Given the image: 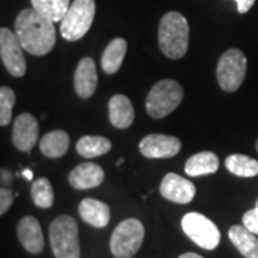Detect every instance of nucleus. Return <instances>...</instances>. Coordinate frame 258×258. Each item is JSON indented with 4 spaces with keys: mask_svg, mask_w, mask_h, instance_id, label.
<instances>
[{
    "mask_svg": "<svg viewBox=\"0 0 258 258\" xmlns=\"http://www.w3.org/2000/svg\"><path fill=\"white\" fill-rule=\"evenodd\" d=\"M71 139L64 131H52L40 139V152L47 158H60L69 149Z\"/></svg>",
    "mask_w": 258,
    "mask_h": 258,
    "instance_id": "nucleus-21",
    "label": "nucleus"
},
{
    "mask_svg": "<svg viewBox=\"0 0 258 258\" xmlns=\"http://www.w3.org/2000/svg\"><path fill=\"white\" fill-rule=\"evenodd\" d=\"M22 175L25 179H28V181H32L33 179V172L30 171V169H25L23 172H22Z\"/></svg>",
    "mask_w": 258,
    "mask_h": 258,
    "instance_id": "nucleus-31",
    "label": "nucleus"
},
{
    "mask_svg": "<svg viewBox=\"0 0 258 258\" xmlns=\"http://www.w3.org/2000/svg\"><path fill=\"white\" fill-rule=\"evenodd\" d=\"M158 43L166 57H184L189 43V25L184 15L168 12L162 16L158 29Z\"/></svg>",
    "mask_w": 258,
    "mask_h": 258,
    "instance_id": "nucleus-2",
    "label": "nucleus"
},
{
    "mask_svg": "<svg viewBox=\"0 0 258 258\" xmlns=\"http://www.w3.org/2000/svg\"><path fill=\"white\" fill-rule=\"evenodd\" d=\"M145 237L144 224L137 218L123 220L116 225L111 237V252L115 258H132L141 248Z\"/></svg>",
    "mask_w": 258,
    "mask_h": 258,
    "instance_id": "nucleus-6",
    "label": "nucleus"
},
{
    "mask_svg": "<svg viewBox=\"0 0 258 258\" xmlns=\"http://www.w3.org/2000/svg\"><path fill=\"white\" fill-rule=\"evenodd\" d=\"M159 192L171 203L188 204L194 200L197 189L189 179L174 172H169L164 176L159 186Z\"/></svg>",
    "mask_w": 258,
    "mask_h": 258,
    "instance_id": "nucleus-11",
    "label": "nucleus"
},
{
    "mask_svg": "<svg viewBox=\"0 0 258 258\" xmlns=\"http://www.w3.org/2000/svg\"><path fill=\"white\" fill-rule=\"evenodd\" d=\"M13 145L22 152H30L39 141V123L30 113H22L13 122Z\"/></svg>",
    "mask_w": 258,
    "mask_h": 258,
    "instance_id": "nucleus-12",
    "label": "nucleus"
},
{
    "mask_svg": "<svg viewBox=\"0 0 258 258\" xmlns=\"http://www.w3.org/2000/svg\"><path fill=\"white\" fill-rule=\"evenodd\" d=\"M128 43L123 37H115L103 50L101 57V66L108 75L116 74L122 66L123 57L126 55Z\"/></svg>",
    "mask_w": 258,
    "mask_h": 258,
    "instance_id": "nucleus-19",
    "label": "nucleus"
},
{
    "mask_svg": "<svg viewBox=\"0 0 258 258\" xmlns=\"http://www.w3.org/2000/svg\"><path fill=\"white\" fill-rule=\"evenodd\" d=\"M242 224L244 227H247L251 232H254L255 235H258V200L255 208L249 210L244 214L242 217Z\"/></svg>",
    "mask_w": 258,
    "mask_h": 258,
    "instance_id": "nucleus-27",
    "label": "nucleus"
},
{
    "mask_svg": "<svg viewBox=\"0 0 258 258\" xmlns=\"http://www.w3.org/2000/svg\"><path fill=\"white\" fill-rule=\"evenodd\" d=\"M255 149H257V152H258V139H257V142H255Z\"/></svg>",
    "mask_w": 258,
    "mask_h": 258,
    "instance_id": "nucleus-34",
    "label": "nucleus"
},
{
    "mask_svg": "<svg viewBox=\"0 0 258 258\" xmlns=\"http://www.w3.org/2000/svg\"><path fill=\"white\" fill-rule=\"evenodd\" d=\"M30 194H32L33 203L39 208L47 210L55 203L53 188H52V184L49 182L47 178H37L36 181H33Z\"/></svg>",
    "mask_w": 258,
    "mask_h": 258,
    "instance_id": "nucleus-25",
    "label": "nucleus"
},
{
    "mask_svg": "<svg viewBox=\"0 0 258 258\" xmlns=\"http://www.w3.org/2000/svg\"><path fill=\"white\" fill-rule=\"evenodd\" d=\"M2 186H10L12 182H13V179H15V175L10 172L9 169H6V168H2Z\"/></svg>",
    "mask_w": 258,
    "mask_h": 258,
    "instance_id": "nucleus-30",
    "label": "nucleus"
},
{
    "mask_svg": "<svg viewBox=\"0 0 258 258\" xmlns=\"http://www.w3.org/2000/svg\"><path fill=\"white\" fill-rule=\"evenodd\" d=\"M228 237L244 258H258V238L244 225H232Z\"/></svg>",
    "mask_w": 258,
    "mask_h": 258,
    "instance_id": "nucleus-18",
    "label": "nucleus"
},
{
    "mask_svg": "<svg viewBox=\"0 0 258 258\" xmlns=\"http://www.w3.org/2000/svg\"><path fill=\"white\" fill-rule=\"evenodd\" d=\"M109 120L118 129H126L135 119V111L132 102L125 95H113L109 101Z\"/></svg>",
    "mask_w": 258,
    "mask_h": 258,
    "instance_id": "nucleus-17",
    "label": "nucleus"
},
{
    "mask_svg": "<svg viewBox=\"0 0 258 258\" xmlns=\"http://www.w3.org/2000/svg\"><path fill=\"white\" fill-rule=\"evenodd\" d=\"M15 33L23 49L33 56L47 55L56 43L55 23L33 8L19 13L15 20Z\"/></svg>",
    "mask_w": 258,
    "mask_h": 258,
    "instance_id": "nucleus-1",
    "label": "nucleus"
},
{
    "mask_svg": "<svg viewBox=\"0 0 258 258\" xmlns=\"http://www.w3.org/2000/svg\"><path fill=\"white\" fill-rule=\"evenodd\" d=\"M220 168V159L218 157L210 152V151H203L198 152L189 158L185 164V172L189 176L208 175L217 172Z\"/></svg>",
    "mask_w": 258,
    "mask_h": 258,
    "instance_id": "nucleus-20",
    "label": "nucleus"
},
{
    "mask_svg": "<svg viewBox=\"0 0 258 258\" xmlns=\"http://www.w3.org/2000/svg\"><path fill=\"white\" fill-rule=\"evenodd\" d=\"M23 46L15 32L8 28L0 29V56L6 71L15 78H22L26 74V59Z\"/></svg>",
    "mask_w": 258,
    "mask_h": 258,
    "instance_id": "nucleus-9",
    "label": "nucleus"
},
{
    "mask_svg": "<svg viewBox=\"0 0 258 258\" xmlns=\"http://www.w3.org/2000/svg\"><path fill=\"white\" fill-rule=\"evenodd\" d=\"M18 238L23 248L30 254H40L45 248V238L42 227L35 217L26 215L18 222Z\"/></svg>",
    "mask_w": 258,
    "mask_h": 258,
    "instance_id": "nucleus-13",
    "label": "nucleus"
},
{
    "mask_svg": "<svg viewBox=\"0 0 258 258\" xmlns=\"http://www.w3.org/2000/svg\"><path fill=\"white\" fill-rule=\"evenodd\" d=\"M49 240L55 258H81L79 228L69 215H59L49 227Z\"/></svg>",
    "mask_w": 258,
    "mask_h": 258,
    "instance_id": "nucleus-3",
    "label": "nucleus"
},
{
    "mask_svg": "<svg viewBox=\"0 0 258 258\" xmlns=\"http://www.w3.org/2000/svg\"><path fill=\"white\" fill-rule=\"evenodd\" d=\"M225 166L231 174L242 178H252L258 175V161L254 158L242 155V154H234L225 159Z\"/></svg>",
    "mask_w": 258,
    "mask_h": 258,
    "instance_id": "nucleus-24",
    "label": "nucleus"
},
{
    "mask_svg": "<svg viewBox=\"0 0 258 258\" xmlns=\"http://www.w3.org/2000/svg\"><path fill=\"white\" fill-rule=\"evenodd\" d=\"M178 258H204L201 255H198V254H195V252H185L182 255H179Z\"/></svg>",
    "mask_w": 258,
    "mask_h": 258,
    "instance_id": "nucleus-32",
    "label": "nucleus"
},
{
    "mask_svg": "<svg viewBox=\"0 0 258 258\" xmlns=\"http://www.w3.org/2000/svg\"><path fill=\"white\" fill-rule=\"evenodd\" d=\"M95 0H74L60 22V35L69 42L82 39L95 19Z\"/></svg>",
    "mask_w": 258,
    "mask_h": 258,
    "instance_id": "nucleus-5",
    "label": "nucleus"
},
{
    "mask_svg": "<svg viewBox=\"0 0 258 258\" xmlns=\"http://www.w3.org/2000/svg\"><path fill=\"white\" fill-rule=\"evenodd\" d=\"M247 57L240 49H228L224 52L217 64V81L222 91L235 92L245 79Z\"/></svg>",
    "mask_w": 258,
    "mask_h": 258,
    "instance_id": "nucleus-7",
    "label": "nucleus"
},
{
    "mask_svg": "<svg viewBox=\"0 0 258 258\" xmlns=\"http://www.w3.org/2000/svg\"><path fill=\"white\" fill-rule=\"evenodd\" d=\"M139 151L149 159L172 158L181 151V141L171 135L151 134L139 142Z\"/></svg>",
    "mask_w": 258,
    "mask_h": 258,
    "instance_id": "nucleus-10",
    "label": "nucleus"
},
{
    "mask_svg": "<svg viewBox=\"0 0 258 258\" xmlns=\"http://www.w3.org/2000/svg\"><path fill=\"white\" fill-rule=\"evenodd\" d=\"M112 148L111 141L105 137H92V135H86L78 141L76 144V151L78 154L83 158H92L105 155L106 152H109Z\"/></svg>",
    "mask_w": 258,
    "mask_h": 258,
    "instance_id": "nucleus-22",
    "label": "nucleus"
},
{
    "mask_svg": "<svg viewBox=\"0 0 258 258\" xmlns=\"http://www.w3.org/2000/svg\"><path fill=\"white\" fill-rule=\"evenodd\" d=\"M75 91L79 98L89 99L98 86V72L92 57H83L79 62L74 76Z\"/></svg>",
    "mask_w": 258,
    "mask_h": 258,
    "instance_id": "nucleus-14",
    "label": "nucleus"
},
{
    "mask_svg": "<svg viewBox=\"0 0 258 258\" xmlns=\"http://www.w3.org/2000/svg\"><path fill=\"white\" fill-rule=\"evenodd\" d=\"M234 2L237 3L238 13H241V15L247 13V12L254 6V3H255V0H234Z\"/></svg>",
    "mask_w": 258,
    "mask_h": 258,
    "instance_id": "nucleus-29",
    "label": "nucleus"
},
{
    "mask_svg": "<svg viewBox=\"0 0 258 258\" xmlns=\"http://www.w3.org/2000/svg\"><path fill=\"white\" fill-rule=\"evenodd\" d=\"M79 215L83 221L95 228H105L111 220V210L102 201L95 198H85L78 207Z\"/></svg>",
    "mask_w": 258,
    "mask_h": 258,
    "instance_id": "nucleus-16",
    "label": "nucleus"
},
{
    "mask_svg": "<svg viewBox=\"0 0 258 258\" xmlns=\"http://www.w3.org/2000/svg\"><path fill=\"white\" fill-rule=\"evenodd\" d=\"M123 161H125L123 158H120V159H118V162H116V165H120V164H123Z\"/></svg>",
    "mask_w": 258,
    "mask_h": 258,
    "instance_id": "nucleus-33",
    "label": "nucleus"
},
{
    "mask_svg": "<svg viewBox=\"0 0 258 258\" xmlns=\"http://www.w3.org/2000/svg\"><path fill=\"white\" fill-rule=\"evenodd\" d=\"M16 102V95L9 86L0 88V125L8 126L12 120L13 105Z\"/></svg>",
    "mask_w": 258,
    "mask_h": 258,
    "instance_id": "nucleus-26",
    "label": "nucleus"
},
{
    "mask_svg": "<svg viewBox=\"0 0 258 258\" xmlns=\"http://www.w3.org/2000/svg\"><path fill=\"white\" fill-rule=\"evenodd\" d=\"M32 8L39 12L53 23L62 22L66 12L69 10L72 2L71 0H30Z\"/></svg>",
    "mask_w": 258,
    "mask_h": 258,
    "instance_id": "nucleus-23",
    "label": "nucleus"
},
{
    "mask_svg": "<svg viewBox=\"0 0 258 258\" xmlns=\"http://www.w3.org/2000/svg\"><path fill=\"white\" fill-rule=\"evenodd\" d=\"M184 98L182 86L174 79H164L152 86L147 96V112L151 118L161 119L174 112Z\"/></svg>",
    "mask_w": 258,
    "mask_h": 258,
    "instance_id": "nucleus-4",
    "label": "nucleus"
},
{
    "mask_svg": "<svg viewBox=\"0 0 258 258\" xmlns=\"http://www.w3.org/2000/svg\"><path fill=\"white\" fill-rule=\"evenodd\" d=\"M15 201V195L10 191L9 188L2 186L0 189V215H5L6 212L9 211L10 207L13 205Z\"/></svg>",
    "mask_w": 258,
    "mask_h": 258,
    "instance_id": "nucleus-28",
    "label": "nucleus"
},
{
    "mask_svg": "<svg viewBox=\"0 0 258 258\" xmlns=\"http://www.w3.org/2000/svg\"><path fill=\"white\" fill-rule=\"evenodd\" d=\"M105 172L101 166L93 162H85L75 166L69 174V184L75 189H91L103 182Z\"/></svg>",
    "mask_w": 258,
    "mask_h": 258,
    "instance_id": "nucleus-15",
    "label": "nucleus"
},
{
    "mask_svg": "<svg viewBox=\"0 0 258 258\" xmlns=\"http://www.w3.org/2000/svg\"><path fill=\"white\" fill-rule=\"evenodd\" d=\"M186 237L204 249H215L221 241V232L214 222L200 212H188L181 221Z\"/></svg>",
    "mask_w": 258,
    "mask_h": 258,
    "instance_id": "nucleus-8",
    "label": "nucleus"
}]
</instances>
